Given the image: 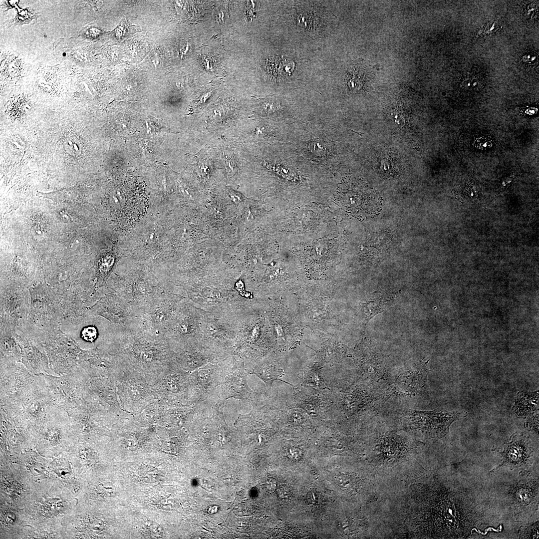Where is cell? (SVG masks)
Returning <instances> with one entry per match:
<instances>
[{
	"label": "cell",
	"mask_w": 539,
	"mask_h": 539,
	"mask_svg": "<svg viewBox=\"0 0 539 539\" xmlns=\"http://www.w3.org/2000/svg\"><path fill=\"white\" fill-rule=\"evenodd\" d=\"M112 352L143 374L149 383L174 357V352L164 337L120 325Z\"/></svg>",
	"instance_id": "1"
},
{
	"label": "cell",
	"mask_w": 539,
	"mask_h": 539,
	"mask_svg": "<svg viewBox=\"0 0 539 539\" xmlns=\"http://www.w3.org/2000/svg\"><path fill=\"white\" fill-rule=\"evenodd\" d=\"M336 199L348 215L359 220L373 217L382 208L381 197L366 183L356 178H347L339 184Z\"/></svg>",
	"instance_id": "2"
},
{
	"label": "cell",
	"mask_w": 539,
	"mask_h": 539,
	"mask_svg": "<svg viewBox=\"0 0 539 539\" xmlns=\"http://www.w3.org/2000/svg\"><path fill=\"white\" fill-rule=\"evenodd\" d=\"M114 381L123 410L133 416L157 399L145 376L125 362Z\"/></svg>",
	"instance_id": "3"
},
{
	"label": "cell",
	"mask_w": 539,
	"mask_h": 539,
	"mask_svg": "<svg viewBox=\"0 0 539 539\" xmlns=\"http://www.w3.org/2000/svg\"><path fill=\"white\" fill-rule=\"evenodd\" d=\"M189 374L174 357L171 359L149 383L156 399L167 405L187 404Z\"/></svg>",
	"instance_id": "4"
},
{
	"label": "cell",
	"mask_w": 539,
	"mask_h": 539,
	"mask_svg": "<svg viewBox=\"0 0 539 539\" xmlns=\"http://www.w3.org/2000/svg\"><path fill=\"white\" fill-rule=\"evenodd\" d=\"M463 416V413L458 412L408 408L403 414L402 424L406 430L421 437L442 439L448 434L451 424Z\"/></svg>",
	"instance_id": "5"
},
{
	"label": "cell",
	"mask_w": 539,
	"mask_h": 539,
	"mask_svg": "<svg viewBox=\"0 0 539 539\" xmlns=\"http://www.w3.org/2000/svg\"><path fill=\"white\" fill-rule=\"evenodd\" d=\"M218 369V385L209 398L223 406L231 398L252 404L256 402L258 393L250 389L247 380L251 370L245 369L242 363L236 362L219 366Z\"/></svg>",
	"instance_id": "6"
},
{
	"label": "cell",
	"mask_w": 539,
	"mask_h": 539,
	"mask_svg": "<svg viewBox=\"0 0 539 539\" xmlns=\"http://www.w3.org/2000/svg\"><path fill=\"white\" fill-rule=\"evenodd\" d=\"M174 305V299L170 291H165L135 315L134 322L130 327L164 337L166 331L173 320L172 312Z\"/></svg>",
	"instance_id": "7"
},
{
	"label": "cell",
	"mask_w": 539,
	"mask_h": 539,
	"mask_svg": "<svg viewBox=\"0 0 539 539\" xmlns=\"http://www.w3.org/2000/svg\"><path fill=\"white\" fill-rule=\"evenodd\" d=\"M219 369L209 364L189 374L188 404L198 405L209 398L218 385Z\"/></svg>",
	"instance_id": "8"
},
{
	"label": "cell",
	"mask_w": 539,
	"mask_h": 539,
	"mask_svg": "<svg viewBox=\"0 0 539 539\" xmlns=\"http://www.w3.org/2000/svg\"><path fill=\"white\" fill-rule=\"evenodd\" d=\"M531 448L528 437L522 434H515L511 441L506 444L501 454L505 459V463L514 466L524 464L530 457Z\"/></svg>",
	"instance_id": "9"
},
{
	"label": "cell",
	"mask_w": 539,
	"mask_h": 539,
	"mask_svg": "<svg viewBox=\"0 0 539 539\" xmlns=\"http://www.w3.org/2000/svg\"><path fill=\"white\" fill-rule=\"evenodd\" d=\"M164 404L162 426H176L180 428L190 426L198 405L188 403Z\"/></svg>",
	"instance_id": "10"
},
{
	"label": "cell",
	"mask_w": 539,
	"mask_h": 539,
	"mask_svg": "<svg viewBox=\"0 0 539 539\" xmlns=\"http://www.w3.org/2000/svg\"><path fill=\"white\" fill-rule=\"evenodd\" d=\"M190 343L179 350L174 352V357L182 368L191 372L206 365L209 358L202 351Z\"/></svg>",
	"instance_id": "11"
},
{
	"label": "cell",
	"mask_w": 539,
	"mask_h": 539,
	"mask_svg": "<svg viewBox=\"0 0 539 539\" xmlns=\"http://www.w3.org/2000/svg\"><path fill=\"white\" fill-rule=\"evenodd\" d=\"M397 296V293L376 291L362 307L363 313L367 321L390 306Z\"/></svg>",
	"instance_id": "12"
},
{
	"label": "cell",
	"mask_w": 539,
	"mask_h": 539,
	"mask_svg": "<svg viewBox=\"0 0 539 539\" xmlns=\"http://www.w3.org/2000/svg\"><path fill=\"white\" fill-rule=\"evenodd\" d=\"M539 394L534 392L519 391L513 407V413L519 418H524L533 415L538 409Z\"/></svg>",
	"instance_id": "13"
},
{
	"label": "cell",
	"mask_w": 539,
	"mask_h": 539,
	"mask_svg": "<svg viewBox=\"0 0 539 539\" xmlns=\"http://www.w3.org/2000/svg\"><path fill=\"white\" fill-rule=\"evenodd\" d=\"M164 405V403L156 399L134 415V418L141 426H162Z\"/></svg>",
	"instance_id": "14"
},
{
	"label": "cell",
	"mask_w": 539,
	"mask_h": 539,
	"mask_svg": "<svg viewBox=\"0 0 539 539\" xmlns=\"http://www.w3.org/2000/svg\"><path fill=\"white\" fill-rule=\"evenodd\" d=\"M255 374L265 382L269 391L271 390L273 382L276 380L293 386L289 383L282 379V377L285 375L284 370L273 363L265 362L257 365L251 370V374Z\"/></svg>",
	"instance_id": "15"
},
{
	"label": "cell",
	"mask_w": 539,
	"mask_h": 539,
	"mask_svg": "<svg viewBox=\"0 0 539 539\" xmlns=\"http://www.w3.org/2000/svg\"><path fill=\"white\" fill-rule=\"evenodd\" d=\"M294 65L293 61L278 57L271 60L268 66L270 71L273 75L285 77L290 75L294 69Z\"/></svg>",
	"instance_id": "16"
},
{
	"label": "cell",
	"mask_w": 539,
	"mask_h": 539,
	"mask_svg": "<svg viewBox=\"0 0 539 539\" xmlns=\"http://www.w3.org/2000/svg\"><path fill=\"white\" fill-rule=\"evenodd\" d=\"M259 101V115L271 116L281 110L279 103L272 97L258 98Z\"/></svg>",
	"instance_id": "17"
},
{
	"label": "cell",
	"mask_w": 539,
	"mask_h": 539,
	"mask_svg": "<svg viewBox=\"0 0 539 539\" xmlns=\"http://www.w3.org/2000/svg\"><path fill=\"white\" fill-rule=\"evenodd\" d=\"M362 66H356L353 67L349 72L348 76V85L349 88L352 90H359L363 85V80L366 77L365 74V71Z\"/></svg>",
	"instance_id": "18"
},
{
	"label": "cell",
	"mask_w": 539,
	"mask_h": 539,
	"mask_svg": "<svg viewBox=\"0 0 539 539\" xmlns=\"http://www.w3.org/2000/svg\"><path fill=\"white\" fill-rule=\"evenodd\" d=\"M337 484L342 490L348 493H355L358 487V480L355 476L350 474H340L336 477Z\"/></svg>",
	"instance_id": "19"
},
{
	"label": "cell",
	"mask_w": 539,
	"mask_h": 539,
	"mask_svg": "<svg viewBox=\"0 0 539 539\" xmlns=\"http://www.w3.org/2000/svg\"><path fill=\"white\" fill-rule=\"evenodd\" d=\"M521 485H520L518 487H517L516 489L517 490L515 491L517 504H519L521 506H522L523 507H527L533 502L536 494H534V491L530 487Z\"/></svg>",
	"instance_id": "20"
},
{
	"label": "cell",
	"mask_w": 539,
	"mask_h": 539,
	"mask_svg": "<svg viewBox=\"0 0 539 539\" xmlns=\"http://www.w3.org/2000/svg\"><path fill=\"white\" fill-rule=\"evenodd\" d=\"M64 146L66 151L72 155H78L81 152L82 145L74 136L67 137L64 142Z\"/></svg>",
	"instance_id": "21"
},
{
	"label": "cell",
	"mask_w": 539,
	"mask_h": 539,
	"mask_svg": "<svg viewBox=\"0 0 539 539\" xmlns=\"http://www.w3.org/2000/svg\"><path fill=\"white\" fill-rule=\"evenodd\" d=\"M97 336V330L93 326L86 327L82 332V338L86 341L91 342H93L96 339Z\"/></svg>",
	"instance_id": "22"
},
{
	"label": "cell",
	"mask_w": 539,
	"mask_h": 539,
	"mask_svg": "<svg viewBox=\"0 0 539 539\" xmlns=\"http://www.w3.org/2000/svg\"><path fill=\"white\" fill-rule=\"evenodd\" d=\"M98 489L101 492L108 496H111L115 493V487L111 483L100 484L98 487Z\"/></svg>",
	"instance_id": "23"
},
{
	"label": "cell",
	"mask_w": 539,
	"mask_h": 539,
	"mask_svg": "<svg viewBox=\"0 0 539 539\" xmlns=\"http://www.w3.org/2000/svg\"><path fill=\"white\" fill-rule=\"evenodd\" d=\"M288 454L291 459L297 461L300 459L301 453L300 450L295 448H292L289 450Z\"/></svg>",
	"instance_id": "24"
},
{
	"label": "cell",
	"mask_w": 539,
	"mask_h": 539,
	"mask_svg": "<svg viewBox=\"0 0 539 539\" xmlns=\"http://www.w3.org/2000/svg\"><path fill=\"white\" fill-rule=\"evenodd\" d=\"M314 142V143H313V144L311 143V144H310V149L313 148V151H314L315 149H316L317 148V149L315 151V153L317 152L319 154L323 153V152H324V147H323L322 145H320V143L319 142Z\"/></svg>",
	"instance_id": "25"
}]
</instances>
